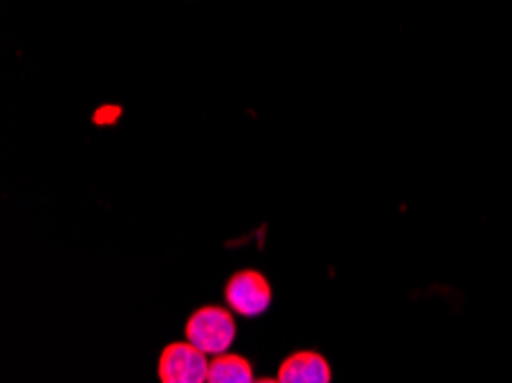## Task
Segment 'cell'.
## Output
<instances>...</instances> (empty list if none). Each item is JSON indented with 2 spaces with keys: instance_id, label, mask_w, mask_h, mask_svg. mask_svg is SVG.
I'll return each mask as SVG.
<instances>
[{
  "instance_id": "1",
  "label": "cell",
  "mask_w": 512,
  "mask_h": 383,
  "mask_svg": "<svg viewBox=\"0 0 512 383\" xmlns=\"http://www.w3.org/2000/svg\"><path fill=\"white\" fill-rule=\"evenodd\" d=\"M184 338L191 347L209 358L230 354L232 342L237 338V324L232 312L219 306H205L193 312L184 326Z\"/></svg>"
},
{
  "instance_id": "2",
  "label": "cell",
  "mask_w": 512,
  "mask_h": 383,
  "mask_svg": "<svg viewBox=\"0 0 512 383\" xmlns=\"http://www.w3.org/2000/svg\"><path fill=\"white\" fill-rule=\"evenodd\" d=\"M228 308L239 317H260L271 306V285L258 271H239L226 285Z\"/></svg>"
},
{
  "instance_id": "3",
  "label": "cell",
  "mask_w": 512,
  "mask_h": 383,
  "mask_svg": "<svg viewBox=\"0 0 512 383\" xmlns=\"http://www.w3.org/2000/svg\"><path fill=\"white\" fill-rule=\"evenodd\" d=\"M209 358L189 342H173L159 356L161 383H207Z\"/></svg>"
},
{
  "instance_id": "4",
  "label": "cell",
  "mask_w": 512,
  "mask_h": 383,
  "mask_svg": "<svg viewBox=\"0 0 512 383\" xmlns=\"http://www.w3.org/2000/svg\"><path fill=\"white\" fill-rule=\"evenodd\" d=\"M281 383H331V365L317 351H297L278 367Z\"/></svg>"
},
{
  "instance_id": "5",
  "label": "cell",
  "mask_w": 512,
  "mask_h": 383,
  "mask_svg": "<svg viewBox=\"0 0 512 383\" xmlns=\"http://www.w3.org/2000/svg\"><path fill=\"white\" fill-rule=\"evenodd\" d=\"M207 383H255L253 365L239 354H223L209 361Z\"/></svg>"
},
{
  "instance_id": "6",
  "label": "cell",
  "mask_w": 512,
  "mask_h": 383,
  "mask_svg": "<svg viewBox=\"0 0 512 383\" xmlns=\"http://www.w3.org/2000/svg\"><path fill=\"white\" fill-rule=\"evenodd\" d=\"M255 383H281L278 379H255Z\"/></svg>"
}]
</instances>
